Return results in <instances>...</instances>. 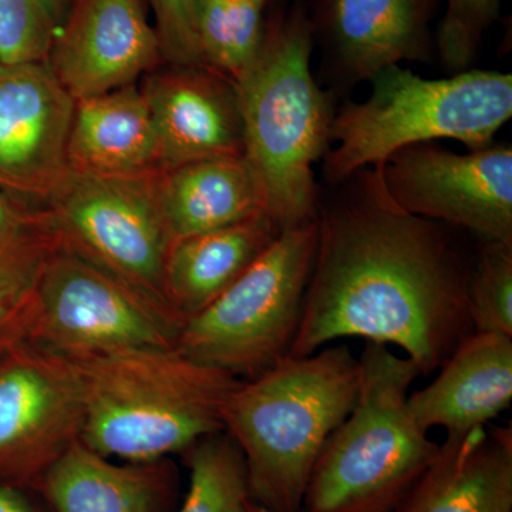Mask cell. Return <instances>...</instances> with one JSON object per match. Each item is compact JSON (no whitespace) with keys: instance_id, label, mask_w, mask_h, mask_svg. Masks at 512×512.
Listing matches in <instances>:
<instances>
[{"instance_id":"6da1fadb","label":"cell","mask_w":512,"mask_h":512,"mask_svg":"<svg viewBox=\"0 0 512 512\" xmlns=\"http://www.w3.org/2000/svg\"><path fill=\"white\" fill-rule=\"evenodd\" d=\"M318 204V245L289 356L332 340L397 346L421 376L439 370L474 333L467 285L473 261L441 222L402 210L380 165L363 168Z\"/></svg>"},{"instance_id":"7a4b0ae2","label":"cell","mask_w":512,"mask_h":512,"mask_svg":"<svg viewBox=\"0 0 512 512\" xmlns=\"http://www.w3.org/2000/svg\"><path fill=\"white\" fill-rule=\"evenodd\" d=\"M70 360L83 390L80 443L130 463L184 454L225 431V403L242 382L175 348Z\"/></svg>"},{"instance_id":"3957f363","label":"cell","mask_w":512,"mask_h":512,"mask_svg":"<svg viewBox=\"0 0 512 512\" xmlns=\"http://www.w3.org/2000/svg\"><path fill=\"white\" fill-rule=\"evenodd\" d=\"M359 360L348 346L285 357L239 383L225 403V433L237 443L252 503L276 512L302 511L320 451L352 412Z\"/></svg>"},{"instance_id":"277c9868","label":"cell","mask_w":512,"mask_h":512,"mask_svg":"<svg viewBox=\"0 0 512 512\" xmlns=\"http://www.w3.org/2000/svg\"><path fill=\"white\" fill-rule=\"evenodd\" d=\"M312 25L301 10L265 30L254 62L235 80L245 158L284 231L318 217L313 163L325 154L333 116L311 72Z\"/></svg>"},{"instance_id":"5b68a950","label":"cell","mask_w":512,"mask_h":512,"mask_svg":"<svg viewBox=\"0 0 512 512\" xmlns=\"http://www.w3.org/2000/svg\"><path fill=\"white\" fill-rule=\"evenodd\" d=\"M355 406L320 451L303 497L305 512H393L439 457L410 414L420 370L387 345L367 342Z\"/></svg>"},{"instance_id":"8992f818","label":"cell","mask_w":512,"mask_h":512,"mask_svg":"<svg viewBox=\"0 0 512 512\" xmlns=\"http://www.w3.org/2000/svg\"><path fill=\"white\" fill-rule=\"evenodd\" d=\"M372 94L333 117L325 177L336 185L357 171L382 165L402 148L456 140L470 151L493 146L512 117V76L464 70L448 79H424L399 64L370 79Z\"/></svg>"},{"instance_id":"52a82bcc","label":"cell","mask_w":512,"mask_h":512,"mask_svg":"<svg viewBox=\"0 0 512 512\" xmlns=\"http://www.w3.org/2000/svg\"><path fill=\"white\" fill-rule=\"evenodd\" d=\"M318 245V217L286 228L207 308L184 320L175 349L239 380L289 356Z\"/></svg>"},{"instance_id":"ba28073f","label":"cell","mask_w":512,"mask_h":512,"mask_svg":"<svg viewBox=\"0 0 512 512\" xmlns=\"http://www.w3.org/2000/svg\"><path fill=\"white\" fill-rule=\"evenodd\" d=\"M158 175L69 171L46 210L63 249L171 311L164 292L171 238L158 197Z\"/></svg>"},{"instance_id":"9c48e42d","label":"cell","mask_w":512,"mask_h":512,"mask_svg":"<svg viewBox=\"0 0 512 512\" xmlns=\"http://www.w3.org/2000/svg\"><path fill=\"white\" fill-rule=\"evenodd\" d=\"M32 342L69 357L173 349L183 320L82 256L57 249L37 276Z\"/></svg>"},{"instance_id":"30bf717a","label":"cell","mask_w":512,"mask_h":512,"mask_svg":"<svg viewBox=\"0 0 512 512\" xmlns=\"http://www.w3.org/2000/svg\"><path fill=\"white\" fill-rule=\"evenodd\" d=\"M82 383L69 357L26 340L0 357V484L39 490L80 443Z\"/></svg>"},{"instance_id":"8fae6325","label":"cell","mask_w":512,"mask_h":512,"mask_svg":"<svg viewBox=\"0 0 512 512\" xmlns=\"http://www.w3.org/2000/svg\"><path fill=\"white\" fill-rule=\"evenodd\" d=\"M387 194L417 217L512 245V148L456 154L431 143L402 148L380 165Z\"/></svg>"},{"instance_id":"7c38bea8","label":"cell","mask_w":512,"mask_h":512,"mask_svg":"<svg viewBox=\"0 0 512 512\" xmlns=\"http://www.w3.org/2000/svg\"><path fill=\"white\" fill-rule=\"evenodd\" d=\"M76 101L49 62L0 64V188L45 207L69 174Z\"/></svg>"},{"instance_id":"4fadbf2b","label":"cell","mask_w":512,"mask_h":512,"mask_svg":"<svg viewBox=\"0 0 512 512\" xmlns=\"http://www.w3.org/2000/svg\"><path fill=\"white\" fill-rule=\"evenodd\" d=\"M161 55L141 0H77L53 40L49 64L80 101L130 86Z\"/></svg>"},{"instance_id":"5bb4252c","label":"cell","mask_w":512,"mask_h":512,"mask_svg":"<svg viewBox=\"0 0 512 512\" xmlns=\"http://www.w3.org/2000/svg\"><path fill=\"white\" fill-rule=\"evenodd\" d=\"M141 90L160 140L161 170L245 156L237 86L207 66H175Z\"/></svg>"},{"instance_id":"9a60e30c","label":"cell","mask_w":512,"mask_h":512,"mask_svg":"<svg viewBox=\"0 0 512 512\" xmlns=\"http://www.w3.org/2000/svg\"><path fill=\"white\" fill-rule=\"evenodd\" d=\"M439 370L429 386L407 399L413 420L426 433L441 427L447 436H464L510 407L512 338L471 333Z\"/></svg>"},{"instance_id":"2e32d148","label":"cell","mask_w":512,"mask_h":512,"mask_svg":"<svg viewBox=\"0 0 512 512\" xmlns=\"http://www.w3.org/2000/svg\"><path fill=\"white\" fill-rule=\"evenodd\" d=\"M393 512H512L511 426L447 436Z\"/></svg>"},{"instance_id":"e0dca14e","label":"cell","mask_w":512,"mask_h":512,"mask_svg":"<svg viewBox=\"0 0 512 512\" xmlns=\"http://www.w3.org/2000/svg\"><path fill=\"white\" fill-rule=\"evenodd\" d=\"M177 487L170 458L117 464L77 443L47 471L37 493L50 512H170Z\"/></svg>"},{"instance_id":"ac0fdd59","label":"cell","mask_w":512,"mask_h":512,"mask_svg":"<svg viewBox=\"0 0 512 512\" xmlns=\"http://www.w3.org/2000/svg\"><path fill=\"white\" fill-rule=\"evenodd\" d=\"M433 0H323L322 22L349 80H370L400 62L431 56Z\"/></svg>"},{"instance_id":"d6986e66","label":"cell","mask_w":512,"mask_h":512,"mask_svg":"<svg viewBox=\"0 0 512 512\" xmlns=\"http://www.w3.org/2000/svg\"><path fill=\"white\" fill-rule=\"evenodd\" d=\"M67 161L76 173H163L160 140L143 92L130 84L76 101Z\"/></svg>"},{"instance_id":"ffe728a7","label":"cell","mask_w":512,"mask_h":512,"mask_svg":"<svg viewBox=\"0 0 512 512\" xmlns=\"http://www.w3.org/2000/svg\"><path fill=\"white\" fill-rule=\"evenodd\" d=\"M282 229L258 215L170 245L164 266L168 306L181 320L200 313L254 264Z\"/></svg>"},{"instance_id":"44dd1931","label":"cell","mask_w":512,"mask_h":512,"mask_svg":"<svg viewBox=\"0 0 512 512\" xmlns=\"http://www.w3.org/2000/svg\"><path fill=\"white\" fill-rule=\"evenodd\" d=\"M158 197L171 244L268 215L265 192L245 156L194 161L163 171Z\"/></svg>"},{"instance_id":"7402d4cb","label":"cell","mask_w":512,"mask_h":512,"mask_svg":"<svg viewBox=\"0 0 512 512\" xmlns=\"http://www.w3.org/2000/svg\"><path fill=\"white\" fill-rule=\"evenodd\" d=\"M262 9L242 0H194L195 36L205 66L235 82L264 40Z\"/></svg>"},{"instance_id":"603a6c76","label":"cell","mask_w":512,"mask_h":512,"mask_svg":"<svg viewBox=\"0 0 512 512\" xmlns=\"http://www.w3.org/2000/svg\"><path fill=\"white\" fill-rule=\"evenodd\" d=\"M184 454L190 487L177 512H249L244 456L228 433L205 437Z\"/></svg>"},{"instance_id":"cb8c5ba5","label":"cell","mask_w":512,"mask_h":512,"mask_svg":"<svg viewBox=\"0 0 512 512\" xmlns=\"http://www.w3.org/2000/svg\"><path fill=\"white\" fill-rule=\"evenodd\" d=\"M60 248L49 211L0 188V275L35 274Z\"/></svg>"},{"instance_id":"d4e9b609","label":"cell","mask_w":512,"mask_h":512,"mask_svg":"<svg viewBox=\"0 0 512 512\" xmlns=\"http://www.w3.org/2000/svg\"><path fill=\"white\" fill-rule=\"evenodd\" d=\"M467 299L474 332L512 338V245L483 242L471 266Z\"/></svg>"},{"instance_id":"484cf974","label":"cell","mask_w":512,"mask_h":512,"mask_svg":"<svg viewBox=\"0 0 512 512\" xmlns=\"http://www.w3.org/2000/svg\"><path fill=\"white\" fill-rule=\"evenodd\" d=\"M55 29L39 0H0V64L49 62Z\"/></svg>"},{"instance_id":"4316f807","label":"cell","mask_w":512,"mask_h":512,"mask_svg":"<svg viewBox=\"0 0 512 512\" xmlns=\"http://www.w3.org/2000/svg\"><path fill=\"white\" fill-rule=\"evenodd\" d=\"M498 10L500 0H447L437 33L440 59L447 70H468L485 30L497 19Z\"/></svg>"},{"instance_id":"83f0119b","label":"cell","mask_w":512,"mask_h":512,"mask_svg":"<svg viewBox=\"0 0 512 512\" xmlns=\"http://www.w3.org/2000/svg\"><path fill=\"white\" fill-rule=\"evenodd\" d=\"M39 272L0 275V357L19 343L32 339L39 313L36 291Z\"/></svg>"},{"instance_id":"f1b7e54d","label":"cell","mask_w":512,"mask_h":512,"mask_svg":"<svg viewBox=\"0 0 512 512\" xmlns=\"http://www.w3.org/2000/svg\"><path fill=\"white\" fill-rule=\"evenodd\" d=\"M161 53L175 66H205L194 29V0H150Z\"/></svg>"},{"instance_id":"f546056e","label":"cell","mask_w":512,"mask_h":512,"mask_svg":"<svg viewBox=\"0 0 512 512\" xmlns=\"http://www.w3.org/2000/svg\"><path fill=\"white\" fill-rule=\"evenodd\" d=\"M0 512H50L43 511L25 494L22 488L0 484Z\"/></svg>"},{"instance_id":"4dcf8cb0","label":"cell","mask_w":512,"mask_h":512,"mask_svg":"<svg viewBox=\"0 0 512 512\" xmlns=\"http://www.w3.org/2000/svg\"><path fill=\"white\" fill-rule=\"evenodd\" d=\"M39 2L56 28L57 22H59L60 16H62L66 0H39Z\"/></svg>"},{"instance_id":"1f68e13d","label":"cell","mask_w":512,"mask_h":512,"mask_svg":"<svg viewBox=\"0 0 512 512\" xmlns=\"http://www.w3.org/2000/svg\"><path fill=\"white\" fill-rule=\"evenodd\" d=\"M249 512H276L268 510V508L261 507V505L252 503V501H249ZM299 512H305V511H299Z\"/></svg>"},{"instance_id":"d6a6232c","label":"cell","mask_w":512,"mask_h":512,"mask_svg":"<svg viewBox=\"0 0 512 512\" xmlns=\"http://www.w3.org/2000/svg\"><path fill=\"white\" fill-rule=\"evenodd\" d=\"M242 2L254 3V5L265 6L268 0H242Z\"/></svg>"}]
</instances>
